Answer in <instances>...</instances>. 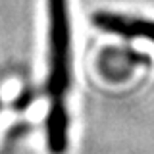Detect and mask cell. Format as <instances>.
<instances>
[{"instance_id": "1", "label": "cell", "mask_w": 154, "mask_h": 154, "mask_svg": "<svg viewBox=\"0 0 154 154\" xmlns=\"http://www.w3.org/2000/svg\"><path fill=\"white\" fill-rule=\"evenodd\" d=\"M48 38H50V66H48V93L64 96L71 81V25L67 0H48Z\"/></svg>"}, {"instance_id": "3", "label": "cell", "mask_w": 154, "mask_h": 154, "mask_svg": "<svg viewBox=\"0 0 154 154\" xmlns=\"http://www.w3.org/2000/svg\"><path fill=\"white\" fill-rule=\"evenodd\" d=\"M67 133H69V114H67L64 96H54L46 116V146L50 154L67 152Z\"/></svg>"}, {"instance_id": "2", "label": "cell", "mask_w": 154, "mask_h": 154, "mask_svg": "<svg viewBox=\"0 0 154 154\" xmlns=\"http://www.w3.org/2000/svg\"><path fill=\"white\" fill-rule=\"evenodd\" d=\"M93 23L98 29L114 35H122L129 38H146L154 42V21L143 17H131L123 14L112 12H96L93 16Z\"/></svg>"}]
</instances>
